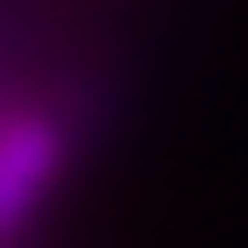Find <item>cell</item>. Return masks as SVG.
<instances>
[{"mask_svg":"<svg viewBox=\"0 0 248 248\" xmlns=\"http://www.w3.org/2000/svg\"><path fill=\"white\" fill-rule=\"evenodd\" d=\"M75 156V122L58 104H12L0 116V248H17Z\"/></svg>","mask_w":248,"mask_h":248,"instance_id":"6da1fadb","label":"cell"}]
</instances>
